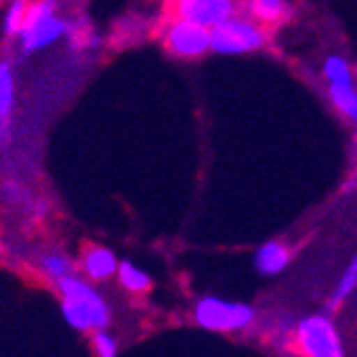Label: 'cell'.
I'll return each instance as SVG.
<instances>
[{"label":"cell","mask_w":357,"mask_h":357,"mask_svg":"<svg viewBox=\"0 0 357 357\" xmlns=\"http://www.w3.org/2000/svg\"><path fill=\"white\" fill-rule=\"evenodd\" d=\"M60 294V310L64 321L77 332L107 330L112 323V310L105 298L96 291L88 278L79 274H69L56 282Z\"/></svg>","instance_id":"1"},{"label":"cell","mask_w":357,"mask_h":357,"mask_svg":"<svg viewBox=\"0 0 357 357\" xmlns=\"http://www.w3.org/2000/svg\"><path fill=\"white\" fill-rule=\"evenodd\" d=\"M69 22L58 13L56 0H35L26 9L24 24L17 32L22 52H39L67 37Z\"/></svg>","instance_id":"2"},{"label":"cell","mask_w":357,"mask_h":357,"mask_svg":"<svg viewBox=\"0 0 357 357\" xmlns=\"http://www.w3.org/2000/svg\"><path fill=\"white\" fill-rule=\"evenodd\" d=\"M266 45V32L248 15H229L210 26V50L220 56L257 52Z\"/></svg>","instance_id":"3"},{"label":"cell","mask_w":357,"mask_h":357,"mask_svg":"<svg viewBox=\"0 0 357 357\" xmlns=\"http://www.w3.org/2000/svg\"><path fill=\"white\" fill-rule=\"evenodd\" d=\"M192 317L199 328L210 332H240L255 321V310L248 304L206 296L195 304Z\"/></svg>","instance_id":"4"},{"label":"cell","mask_w":357,"mask_h":357,"mask_svg":"<svg viewBox=\"0 0 357 357\" xmlns=\"http://www.w3.org/2000/svg\"><path fill=\"white\" fill-rule=\"evenodd\" d=\"M298 347L306 357H344V347L328 314L304 317L298 326Z\"/></svg>","instance_id":"5"},{"label":"cell","mask_w":357,"mask_h":357,"mask_svg":"<svg viewBox=\"0 0 357 357\" xmlns=\"http://www.w3.org/2000/svg\"><path fill=\"white\" fill-rule=\"evenodd\" d=\"M163 41L167 52L176 58H199L210 52V28L176 15L163 32Z\"/></svg>","instance_id":"6"},{"label":"cell","mask_w":357,"mask_h":357,"mask_svg":"<svg viewBox=\"0 0 357 357\" xmlns=\"http://www.w3.org/2000/svg\"><path fill=\"white\" fill-rule=\"evenodd\" d=\"M236 13V0H176V15L214 26Z\"/></svg>","instance_id":"7"},{"label":"cell","mask_w":357,"mask_h":357,"mask_svg":"<svg viewBox=\"0 0 357 357\" xmlns=\"http://www.w3.org/2000/svg\"><path fill=\"white\" fill-rule=\"evenodd\" d=\"M79 268H82V274L88 280H94V282L109 280L112 276H116L118 257L109 248H105V246H90L82 255Z\"/></svg>","instance_id":"8"},{"label":"cell","mask_w":357,"mask_h":357,"mask_svg":"<svg viewBox=\"0 0 357 357\" xmlns=\"http://www.w3.org/2000/svg\"><path fill=\"white\" fill-rule=\"evenodd\" d=\"M289 261H291V250L287 244H282L278 240H270V242L261 244L252 257L255 270L261 276L280 274L289 266Z\"/></svg>","instance_id":"9"},{"label":"cell","mask_w":357,"mask_h":357,"mask_svg":"<svg viewBox=\"0 0 357 357\" xmlns=\"http://www.w3.org/2000/svg\"><path fill=\"white\" fill-rule=\"evenodd\" d=\"M244 9L250 20H257V24H282L289 22L294 15V9L287 0H244Z\"/></svg>","instance_id":"10"},{"label":"cell","mask_w":357,"mask_h":357,"mask_svg":"<svg viewBox=\"0 0 357 357\" xmlns=\"http://www.w3.org/2000/svg\"><path fill=\"white\" fill-rule=\"evenodd\" d=\"M37 264H39L41 274H43L47 280H52L54 284H56L58 280L67 278L69 274L75 272L73 259L67 257V255H62V252H56V250L39 255V261H37Z\"/></svg>","instance_id":"11"},{"label":"cell","mask_w":357,"mask_h":357,"mask_svg":"<svg viewBox=\"0 0 357 357\" xmlns=\"http://www.w3.org/2000/svg\"><path fill=\"white\" fill-rule=\"evenodd\" d=\"M15 105V77L13 67L7 60H0V122L9 124Z\"/></svg>","instance_id":"12"},{"label":"cell","mask_w":357,"mask_h":357,"mask_svg":"<svg viewBox=\"0 0 357 357\" xmlns=\"http://www.w3.org/2000/svg\"><path fill=\"white\" fill-rule=\"evenodd\" d=\"M116 278L118 282L126 289V291H133V294H144L152 287V278L148 272H144L142 268H137L131 261H118V270H116Z\"/></svg>","instance_id":"13"},{"label":"cell","mask_w":357,"mask_h":357,"mask_svg":"<svg viewBox=\"0 0 357 357\" xmlns=\"http://www.w3.org/2000/svg\"><path fill=\"white\" fill-rule=\"evenodd\" d=\"M355 287H357V255L351 259V264L344 268L342 276L338 278V282H336V287H334V291H332V298H330L328 306H330L332 310L338 308V306H342V302L353 294Z\"/></svg>","instance_id":"14"},{"label":"cell","mask_w":357,"mask_h":357,"mask_svg":"<svg viewBox=\"0 0 357 357\" xmlns=\"http://www.w3.org/2000/svg\"><path fill=\"white\" fill-rule=\"evenodd\" d=\"M330 101L334 103V107L344 114L347 118H351L353 122H357V90L351 86H330L328 88Z\"/></svg>","instance_id":"15"},{"label":"cell","mask_w":357,"mask_h":357,"mask_svg":"<svg viewBox=\"0 0 357 357\" xmlns=\"http://www.w3.org/2000/svg\"><path fill=\"white\" fill-rule=\"evenodd\" d=\"M323 77L328 79L330 86H351L353 73L349 62L340 56H330L323 62Z\"/></svg>","instance_id":"16"},{"label":"cell","mask_w":357,"mask_h":357,"mask_svg":"<svg viewBox=\"0 0 357 357\" xmlns=\"http://www.w3.org/2000/svg\"><path fill=\"white\" fill-rule=\"evenodd\" d=\"M26 9H28L26 0H13L7 7L5 17H3V32L7 37H17V32L24 24V17H26Z\"/></svg>","instance_id":"17"},{"label":"cell","mask_w":357,"mask_h":357,"mask_svg":"<svg viewBox=\"0 0 357 357\" xmlns=\"http://www.w3.org/2000/svg\"><path fill=\"white\" fill-rule=\"evenodd\" d=\"M67 35L75 47H94L96 43H99V37H96L94 32L88 28V24H84V22H69Z\"/></svg>","instance_id":"18"},{"label":"cell","mask_w":357,"mask_h":357,"mask_svg":"<svg viewBox=\"0 0 357 357\" xmlns=\"http://www.w3.org/2000/svg\"><path fill=\"white\" fill-rule=\"evenodd\" d=\"M92 347L99 357H118V342L107 330H94Z\"/></svg>","instance_id":"19"},{"label":"cell","mask_w":357,"mask_h":357,"mask_svg":"<svg viewBox=\"0 0 357 357\" xmlns=\"http://www.w3.org/2000/svg\"><path fill=\"white\" fill-rule=\"evenodd\" d=\"M355 142H357V122H355Z\"/></svg>","instance_id":"20"}]
</instances>
